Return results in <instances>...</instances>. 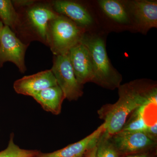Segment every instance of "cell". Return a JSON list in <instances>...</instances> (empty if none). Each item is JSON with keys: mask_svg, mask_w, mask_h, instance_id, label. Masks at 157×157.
<instances>
[{"mask_svg": "<svg viewBox=\"0 0 157 157\" xmlns=\"http://www.w3.org/2000/svg\"><path fill=\"white\" fill-rule=\"evenodd\" d=\"M118 89L117 102L105 104L98 111L99 117L104 121L105 132L111 136L120 132L129 116L137 108L157 103L156 87L143 82H132Z\"/></svg>", "mask_w": 157, "mask_h": 157, "instance_id": "6da1fadb", "label": "cell"}, {"mask_svg": "<svg viewBox=\"0 0 157 157\" xmlns=\"http://www.w3.org/2000/svg\"><path fill=\"white\" fill-rule=\"evenodd\" d=\"M80 42L89 51L94 71L93 82L108 89L119 87L121 76L110 63L103 39L85 33Z\"/></svg>", "mask_w": 157, "mask_h": 157, "instance_id": "7a4b0ae2", "label": "cell"}, {"mask_svg": "<svg viewBox=\"0 0 157 157\" xmlns=\"http://www.w3.org/2000/svg\"><path fill=\"white\" fill-rule=\"evenodd\" d=\"M85 33L84 28L59 14L48 23L46 45L54 56L67 54L80 42Z\"/></svg>", "mask_w": 157, "mask_h": 157, "instance_id": "3957f363", "label": "cell"}, {"mask_svg": "<svg viewBox=\"0 0 157 157\" xmlns=\"http://www.w3.org/2000/svg\"><path fill=\"white\" fill-rule=\"evenodd\" d=\"M18 13L19 24L16 32L32 39L46 44V35L48 23L59 14L55 11L50 2L37 3L24 8Z\"/></svg>", "mask_w": 157, "mask_h": 157, "instance_id": "277c9868", "label": "cell"}, {"mask_svg": "<svg viewBox=\"0 0 157 157\" xmlns=\"http://www.w3.org/2000/svg\"><path fill=\"white\" fill-rule=\"evenodd\" d=\"M51 70L66 99L69 101H76L82 96L83 85L79 84L76 80L70 63L69 53L54 56L53 66Z\"/></svg>", "mask_w": 157, "mask_h": 157, "instance_id": "5b68a950", "label": "cell"}, {"mask_svg": "<svg viewBox=\"0 0 157 157\" xmlns=\"http://www.w3.org/2000/svg\"><path fill=\"white\" fill-rule=\"evenodd\" d=\"M29 44L23 43L9 27L4 26L0 39V68L5 63L10 62L17 66L20 72L26 70V51Z\"/></svg>", "mask_w": 157, "mask_h": 157, "instance_id": "8992f818", "label": "cell"}, {"mask_svg": "<svg viewBox=\"0 0 157 157\" xmlns=\"http://www.w3.org/2000/svg\"><path fill=\"white\" fill-rule=\"evenodd\" d=\"M111 139L120 156L152 151L157 147L156 141L142 132L120 131Z\"/></svg>", "mask_w": 157, "mask_h": 157, "instance_id": "52a82bcc", "label": "cell"}, {"mask_svg": "<svg viewBox=\"0 0 157 157\" xmlns=\"http://www.w3.org/2000/svg\"><path fill=\"white\" fill-rule=\"evenodd\" d=\"M56 85V79L50 70L17 79L14 82V88L17 94L33 97L42 90Z\"/></svg>", "mask_w": 157, "mask_h": 157, "instance_id": "ba28073f", "label": "cell"}, {"mask_svg": "<svg viewBox=\"0 0 157 157\" xmlns=\"http://www.w3.org/2000/svg\"><path fill=\"white\" fill-rule=\"evenodd\" d=\"M69 58L76 80L79 84L93 82L94 78L92 63L89 51L79 42L70 50Z\"/></svg>", "mask_w": 157, "mask_h": 157, "instance_id": "9c48e42d", "label": "cell"}, {"mask_svg": "<svg viewBox=\"0 0 157 157\" xmlns=\"http://www.w3.org/2000/svg\"><path fill=\"white\" fill-rule=\"evenodd\" d=\"M103 123L87 137L64 148L49 153H40L38 157H85L90 150L97 145L102 133L105 131Z\"/></svg>", "mask_w": 157, "mask_h": 157, "instance_id": "30bf717a", "label": "cell"}, {"mask_svg": "<svg viewBox=\"0 0 157 157\" xmlns=\"http://www.w3.org/2000/svg\"><path fill=\"white\" fill-rule=\"evenodd\" d=\"M129 7L135 22L143 32L157 28V1H132Z\"/></svg>", "mask_w": 157, "mask_h": 157, "instance_id": "8fae6325", "label": "cell"}, {"mask_svg": "<svg viewBox=\"0 0 157 157\" xmlns=\"http://www.w3.org/2000/svg\"><path fill=\"white\" fill-rule=\"evenodd\" d=\"M50 3L52 9L57 14L68 17L82 27L88 26L93 23V18L89 12L78 2L57 0Z\"/></svg>", "mask_w": 157, "mask_h": 157, "instance_id": "7c38bea8", "label": "cell"}, {"mask_svg": "<svg viewBox=\"0 0 157 157\" xmlns=\"http://www.w3.org/2000/svg\"><path fill=\"white\" fill-rule=\"evenodd\" d=\"M33 98L44 110L55 115L61 113L62 104L66 99L63 91L58 85L42 90Z\"/></svg>", "mask_w": 157, "mask_h": 157, "instance_id": "4fadbf2b", "label": "cell"}, {"mask_svg": "<svg viewBox=\"0 0 157 157\" xmlns=\"http://www.w3.org/2000/svg\"><path fill=\"white\" fill-rule=\"evenodd\" d=\"M157 104L143 105L137 108L130 115L121 131L130 132H142L144 133L151 124L147 121V114L151 107Z\"/></svg>", "mask_w": 157, "mask_h": 157, "instance_id": "5bb4252c", "label": "cell"}, {"mask_svg": "<svg viewBox=\"0 0 157 157\" xmlns=\"http://www.w3.org/2000/svg\"><path fill=\"white\" fill-rule=\"evenodd\" d=\"M99 6L104 13L110 18L121 24H128L130 18L122 4L115 0H101Z\"/></svg>", "mask_w": 157, "mask_h": 157, "instance_id": "9a60e30c", "label": "cell"}, {"mask_svg": "<svg viewBox=\"0 0 157 157\" xmlns=\"http://www.w3.org/2000/svg\"><path fill=\"white\" fill-rule=\"evenodd\" d=\"M0 21L15 33L19 24V16L11 1L0 0Z\"/></svg>", "mask_w": 157, "mask_h": 157, "instance_id": "2e32d148", "label": "cell"}, {"mask_svg": "<svg viewBox=\"0 0 157 157\" xmlns=\"http://www.w3.org/2000/svg\"><path fill=\"white\" fill-rule=\"evenodd\" d=\"M111 135L104 131L96 145V157H120L119 154L113 143Z\"/></svg>", "mask_w": 157, "mask_h": 157, "instance_id": "e0dca14e", "label": "cell"}, {"mask_svg": "<svg viewBox=\"0 0 157 157\" xmlns=\"http://www.w3.org/2000/svg\"><path fill=\"white\" fill-rule=\"evenodd\" d=\"M13 135H11L7 148L0 152V157H36L41 152L36 150H25L21 148L15 144Z\"/></svg>", "mask_w": 157, "mask_h": 157, "instance_id": "ac0fdd59", "label": "cell"}, {"mask_svg": "<svg viewBox=\"0 0 157 157\" xmlns=\"http://www.w3.org/2000/svg\"><path fill=\"white\" fill-rule=\"evenodd\" d=\"M14 8H27L36 2V1L32 0H15L11 1Z\"/></svg>", "mask_w": 157, "mask_h": 157, "instance_id": "d6986e66", "label": "cell"}, {"mask_svg": "<svg viewBox=\"0 0 157 157\" xmlns=\"http://www.w3.org/2000/svg\"><path fill=\"white\" fill-rule=\"evenodd\" d=\"M152 140L157 141V123L149 126L144 133Z\"/></svg>", "mask_w": 157, "mask_h": 157, "instance_id": "ffe728a7", "label": "cell"}, {"mask_svg": "<svg viewBox=\"0 0 157 157\" xmlns=\"http://www.w3.org/2000/svg\"><path fill=\"white\" fill-rule=\"evenodd\" d=\"M152 151L134 154L127 155L120 157H154L152 154Z\"/></svg>", "mask_w": 157, "mask_h": 157, "instance_id": "44dd1931", "label": "cell"}, {"mask_svg": "<svg viewBox=\"0 0 157 157\" xmlns=\"http://www.w3.org/2000/svg\"><path fill=\"white\" fill-rule=\"evenodd\" d=\"M96 149L97 148L96 146L88 152L85 157H96Z\"/></svg>", "mask_w": 157, "mask_h": 157, "instance_id": "7402d4cb", "label": "cell"}, {"mask_svg": "<svg viewBox=\"0 0 157 157\" xmlns=\"http://www.w3.org/2000/svg\"><path fill=\"white\" fill-rule=\"evenodd\" d=\"M4 25H3V23L0 21V39H1V35H2V32L3 28H4Z\"/></svg>", "mask_w": 157, "mask_h": 157, "instance_id": "603a6c76", "label": "cell"}, {"mask_svg": "<svg viewBox=\"0 0 157 157\" xmlns=\"http://www.w3.org/2000/svg\"><path fill=\"white\" fill-rule=\"evenodd\" d=\"M39 155H38V156H37V157H38V156H39Z\"/></svg>", "mask_w": 157, "mask_h": 157, "instance_id": "cb8c5ba5", "label": "cell"}, {"mask_svg": "<svg viewBox=\"0 0 157 157\" xmlns=\"http://www.w3.org/2000/svg\"><path fill=\"white\" fill-rule=\"evenodd\" d=\"M37 156H36V157H37Z\"/></svg>", "mask_w": 157, "mask_h": 157, "instance_id": "d4e9b609", "label": "cell"}]
</instances>
